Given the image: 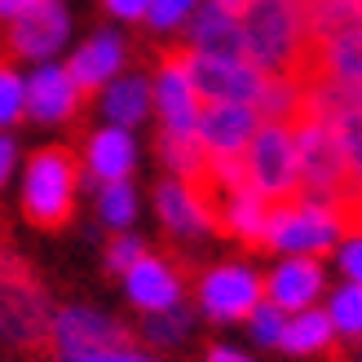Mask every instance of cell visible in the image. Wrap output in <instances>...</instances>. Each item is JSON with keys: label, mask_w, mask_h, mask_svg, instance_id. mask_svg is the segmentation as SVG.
Returning a JSON list of instances; mask_svg holds the SVG:
<instances>
[{"label": "cell", "mask_w": 362, "mask_h": 362, "mask_svg": "<svg viewBox=\"0 0 362 362\" xmlns=\"http://www.w3.org/2000/svg\"><path fill=\"white\" fill-rule=\"evenodd\" d=\"M239 27H243V58L261 76L305 80L310 53H314L305 0H243Z\"/></svg>", "instance_id": "1"}, {"label": "cell", "mask_w": 362, "mask_h": 362, "mask_svg": "<svg viewBox=\"0 0 362 362\" xmlns=\"http://www.w3.org/2000/svg\"><path fill=\"white\" fill-rule=\"evenodd\" d=\"M49 354L53 362H159L146 345H137L124 322L93 305H62L49 314Z\"/></svg>", "instance_id": "2"}, {"label": "cell", "mask_w": 362, "mask_h": 362, "mask_svg": "<svg viewBox=\"0 0 362 362\" xmlns=\"http://www.w3.org/2000/svg\"><path fill=\"white\" fill-rule=\"evenodd\" d=\"M345 234L349 221L340 208L314 204V199H287L269 208L261 247H269L274 257H332Z\"/></svg>", "instance_id": "3"}, {"label": "cell", "mask_w": 362, "mask_h": 362, "mask_svg": "<svg viewBox=\"0 0 362 362\" xmlns=\"http://www.w3.org/2000/svg\"><path fill=\"white\" fill-rule=\"evenodd\" d=\"M80 164L71 146H40L23 168V212L35 230H62L76 212Z\"/></svg>", "instance_id": "4"}, {"label": "cell", "mask_w": 362, "mask_h": 362, "mask_svg": "<svg viewBox=\"0 0 362 362\" xmlns=\"http://www.w3.org/2000/svg\"><path fill=\"white\" fill-rule=\"evenodd\" d=\"M292 146H296L300 199L340 208V204H345V190H349V173H345V151H340L336 129L327 119L300 111L292 119Z\"/></svg>", "instance_id": "5"}, {"label": "cell", "mask_w": 362, "mask_h": 362, "mask_svg": "<svg viewBox=\"0 0 362 362\" xmlns=\"http://www.w3.org/2000/svg\"><path fill=\"white\" fill-rule=\"evenodd\" d=\"M49 336L45 292L5 247H0V340L13 349H35Z\"/></svg>", "instance_id": "6"}, {"label": "cell", "mask_w": 362, "mask_h": 362, "mask_svg": "<svg viewBox=\"0 0 362 362\" xmlns=\"http://www.w3.org/2000/svg\"><path fill=\"white\" fill-rule=\"evenodd\" d=\"M199 314L212 322H247V314L265 300V274L247 261L208 265L194 283Z\"/></svg>", "instance_id": "7"}, {"label": "cell", "mask_w": 362, "mask_h": 362, "mask_svg": "<svg viewBox=\"0 0 362 362\" xmlns=\"http://www.w3.org/2000/svg\"><path fill=\"white\" fill-rule=\"evenodd\" d=\"M247 164V186L265 194L269 204H287V199H300V177H296V146H292V124H265L252 146L243 151Z\"/></svg>", "instance_id": "8"}, {"label": "cell", "mask_w": 362, "mask_h": 362, "mask_svg": "<svg viewBox=\"0 0 362 362\" xmlns=\"http://www.w3.org/2000/svg\"><path fill=\"white\" fill-rule=\"evenodd\" d=\"M181 58H186V71H190L194 93H199L204 106H212V102H252V106H257L265 76L243 58V53H234V58H230V53L181 49Z\"/></svg>", "instance_id": "9"}, {"label": "cell", "mask_w": 362, "mask_h": 362, "mask_svg": "<svg viewBox=\"0 0 362 362\" xmlns=\"http://www.w3.org/2000/svg\"><path fill=\"white\" fill-rule=\"evenodd\" d=\"M71 40V13L62 0H31V5L5 23V49L27 62H53Z\"/></svg>", "instance_id": "10"}, {"label": "cell", "mask_w": 362, "mask_h": 362, "mask_svg": "<svg viewBox=\"0 0 362 362\" xmlns=\"http://www.w3.org/2000/svg\"><path fill=\"white\" fill-rule=\"evenodd\" d=\"M155 216H159V226L181 243L208 239L216 230V194L204 186V181L168 177V181L155 186Z\"/></svg>", "instance_id": "11"}, {"label": "cell", "mask_w": 362, "mask_h": 362, "mask_svg": "<svg viewBox=\"0 0 362 362\" xmlns=\"http://www.w3.org/2000/svg\"><path fill=\"white\" fill-rule=\"evenodd\" d=\"M151 98H155V119L164 124L168 133H194L204 102L194 93V80H190L181 53H164V58H159L155 76H151Z\"/></svg>", "instance_id": "12"}, {"label": "cell", "mask_w": 362, "mask_h": 362, "mask_svg": "<svg viewBox=\"0 0 362 362\" xmlns=\"http://www.w3.org/2000/svg\"><path fill=\"white\" fill-rule=\"evenodd\" d=\"M80 106H84V88L71 80L62 62H40L27 76V119L58 129V124H71L80 115Z\"/></svg>", "instance_id": "13"}, {"label": "cell", "mask_w": 362, "mask_h": 362, "mask_svg": "<svg viewBox=\"0 0 362 362\" xmlns=\"http://www.w3.org/2000/svg\"><path fill=\"white\" fill-rule=\"evenodd\" d=\"M257 129H261V115L252 102H212L199 111V124H194L208 159L243 155L252 146V137H257Z\"/></svg>", "instance_id": "14"}, {"label": "cell", "mask_w": 362, "mask_h": 362, "mask_svg": "<svg viewBox=\"0 0 362 362\" xmlns=\"http://www.w3.org/2000/svg\"><path fill=\"white\" fill-rule=\"evenodd\" d=\"M327 287V269L318 257H283L274 269L265 274V300H274L283 314H300L314 310Z\"/></svg>", "instance_id": "15"}, {"label": "cell", "mask_w": 362, "mask_h": 362, "mask_svg": "<svg viewBox=\"0 0 362 362\" xmlns=\"http://www.w3.org/2000/svg\"><path fill=\"white\" fill-rule=\"evenodd\" d=\"M124 66H129V40H124L119 31H111V27L93 31L66 62L71 80H76L84 93H102L111 80L124 76Z\"/></svg>", "instance_id": "16"}, {"label": "cell", "mask_w": 362, "mask_h": 362, "mask_svg": "<svg viewBox=\"0 0 362 362\" xmlns=\"http://www.w3.org/2000/svg\"><path fill=\"white\" fill-rule=\"evenodd\" d=\"M124 296H129L133 310L141 314H164V310H177L181 296H186V287H181V274L164 261L155 257V252H146L129 274H124Z\"/></svg>", "instance_id": "17"}, {"label": "cell", "mask_w": 362, "mask_h": 362, "mask_svg": "<svg viewBox=\"0 0 362 362\" xmlns=\"http://www.w3.org/2000/svg\"><path fill=\"white\" fill-rule=\"evenodd\" d=\"M133 168H137V137L129 129L102 124L84 137V173L93 190L106 181H133Z\"/></svg>", "instance_id": "18"}, {"label": "cell", "mask_w": 362, "mask_h": 362, "mask_svg": "<svg viewBox=\"0 0 362 362\" xmlns=\"http://www.w3.org/2000/svg\"><path fill=\"white\" fill-rule=\"evenodd\" d=\"M98 115L102 124H115V129H141L155 115V98H151V76L141 71H124L119 80H111L98 93Z\"/></svg>", "instance_id": "19"}, {"label": "cell", "mask_w": 362, "mask_h": 362, "mask_svg": "<svg viewBox=\"0 0 362 362\" xmlns=\"http://www.w3.org/2000/svg\"><path fill=\"white\" fill-rule=\"evenodd\" d=\"M186 49L194 53H243V27H239V13L221 9L216 0H204L194 9V18L186 23Z\"/></svg>", "instance_id": "20"}, {"label": "cell", "mask_w": 362, "mask_h": 362, "mask_svg": "<svg viewBox=\"0 0 362 362\" xmlns=\"http://www.w3.org/2000/svg\"><path fill=\"white\" fill-rule=\"evenodd\" d=\"M269 208H274V204H269L265 194L243 186V190H234V194L221 199V208H216V230L230 234V239H239V243H247V247H257L265 239Z\"/></svg>", "instance_id": "21"}, {"label": "cell", "mask_w": 362, "mask_h": 362, "mask_svg": "<svg viewBox=\"0 0 362 362\" xmlns=\"http://www.w3.org/2000/svg\"><path fill=\"white\" fill-rule=\"evenodd\" d=\"M336 340V327L322 305H314V310H300V314H287V332H283V345L292 358H314V354H327Z\"/></svg>", "instance_id": "22"}, {"label": "cell", "mask_w": 362, "mask_h": 362, "mask_svg": "<svg viewBox=\"0 0 362 362\" xmlns=\"http://www.w3.org/2000/svg\"><path fill=\"white\" fill-rule=\"evenodd\" d=\"M159 164L168 168V177H181V181H204L208 177V151L204 141H199V133H168L159 129Z\"/></svg>", "instance_id": "23"}, {"label": "cell", "mask_w": 362, "mask_h": 362, "mask_svg": "<svg viewBox=\"0 0 362 362\" xmlns=\"http://www.w3.org/2000/svg\"><path fill=\"white\" fill-rule=\"evenodd\" d=\"M305 23H310L314 45L332 40V35H345V31H358L362 0H305Z\"/></svg>", "instance_id": "24"}, {"label": "cell", "mask_w": 362, "mask_h": 362, "mask_svg": "<svg viewBox=\"0 0 362 362\" xmlns=\"http://www.w3.org/2000/svg\"><path fill=\"white\" fill-rule=\"evenodd\" d=\"M305 106V80L296 76H265L261 98H257V115L265 124H292Z\"/></svg>", "instance_id": "25"}, {"label": "cell", "mask_w": 362, "mask_h": 362, "mask_svg": "<svg viewBox=\"0 0 362 362\" xmlns=\"http://www.w3.org/2000/svg\"><path fill=\"white\" fill-rule=\"evenodd\" d=\"M137 212H141V199H137L133 181H106V186H98V221L106 230H115V234L133 230Z\"/></svg>", "instance_id": "26"}, {"label": "cell", "mask_w": 362, "mask_h": 362, "mask_svg": "<svg viewBox=\"0 0 362 362\" xmlns=\"http://www.w3.org/2000/svg\"><path fill=\"white\" fill-rule=\"evenodd\" d=\"M322 310H327L336 336L362 340V287H358V283H340V287H332Z\"/></svg>", "instance_id": "27"}, {"label": "cell", "mask_w": 362, "mask_h": 362, "mask_svg": "<svg viewBox=\"0 0 362 362\" xmlns=\"http://www.w3.org/2000/svg\"><path fill=\"white\" fill-rule=\"evenodd\" d=\"M190 327H194V314L186 310V305H177V310L151 314L141 332H146V345H151V349H177V345H186Z\"/></svg>", "instance_id": "28"}, {"label": "cell", "mask_w": 362, "mask_h": 362, "mask_svg": "<svg viewBox=\"0 0 362 362\" xmlns=\"http://www.w3.org/2000/svg\"><path fill=\"white\" fill-rule=\"evenodd\" d=\"M27 119V76L13 62H0V133Z\"/></svg>", "instance_id": "29"}, {"label": "cell", "mask_w": 362, "mask_h": 362, "mask_svg": "<svg viewBox=\"0 0 362 362\" xmlns=\"http://www.w3.org/2000/svg\"><path fill=\"white\" fill-rule=\"evenodd\" d=\"M247 332H252V340H257L261 349H279L283 332H287V314L279 310L274 300H261L257 310L247 314Z\"/></svg>", "instance_id": "30"}, {"label": "cell", "mask_w": 362, "mask_h": 362, "mask_svg": "<svg viewBox=\"0 0 362 362\" xmlns=\"http://www.w3.org/2000/svg\"><path fill=\"white\" fill-rule=\"evenodd\" d=\"M204 5V0H155L151 13H146V27L159 31V35H168V31H181L194 18V9Z\"/></svg>", "instance_id": "31"}, {"label": "cell", "mask_w": 362, "mask_h": 362, "mask_svg": "<svg viewBox=\"0 0 362 362\" xmlns=\"http://www.w3.org/2000/svg\"><path fill=\"white\" fill-rule=\"evenodd\" d=\"M146 239H137V234L133 230H124V234H115V239H111V247H106V269H111V274H129V269L141 261V257H146Z\"/></svg>", "instance_id": "32"}, {"label": "cell", "mask_w": 362, "mask_h": 362, "mask_svg": "<svg viewBox=\"0 0 362 362\" xmlns=\"http://www.w3.org/2000/svg\"><path fill=\"white\" fill-rule=\"evenodd\" d=\"M332 257L340 265V274H345V283H358L362 287V230H349Z\"/></svg>", "instance_id": "33"}, {"label": "cell", "mask_w": 362, "mask_h": 362, "mask_svg": "<svg viewBox=\"0 0 362 362\" xmlns=\"http://www.w3.org/2000/svg\"><path fill=\"white\" fill-rule=\"evenodd\" d=\"M155 0H102V9L119 18V23H146V13H151Z\"/></svg>", "instance_id": "34"}, {"label": "cell", "mask_w": 362, "mask_h": 362, "mask_svg": "<svg viewBox=\"0 0 362 362\" xmlns=\"http://www.w3.org/2000/svg\"><path fill=\"white\" fill-rule=\"evenodd\" d=\"M13 168H18V141L13 133H0V186H9Z\"/></svg>", "instance_id": "35"}, {"label": "cell", "mask_w": 362, "mask_h": 362, "mask_svg": "<svg viewBox=\"0 0 362 362\" xmlns=\"http://www.w3.org/2000/svg\"><path fill=\"white\" fill-rule=\"evenodd\" d=\"M204 362H252V358H247L243 349H234V345H212Z\"/></svg>", "instance_id": "36"}, {"label": "cell", "mask_w": 362, "mask_h": 362, "mask_svg": "<svg viewBox=\"0 0 362 362\" xmlns=\"http://www.w3.org/2000/svg\"><path fill=\"white\" fill-rule=\"evenodd\" d=\"M358 40H362V23H358Z\"/></svg>", "instance_id": "37"}, {"label": "cell", "mask_w": 362, "mask_h": 362, "mask_svg": "<svg viewBox=\"0 0 362 362\" xmlns=\"http://www.w3.org/2000/svg\"><path fill=\"white\" fill-rule=\"evenodd\" d=\"M358 362H362V358H358Z\"/></svg>", "instance_id": "38"}]
</instances>
